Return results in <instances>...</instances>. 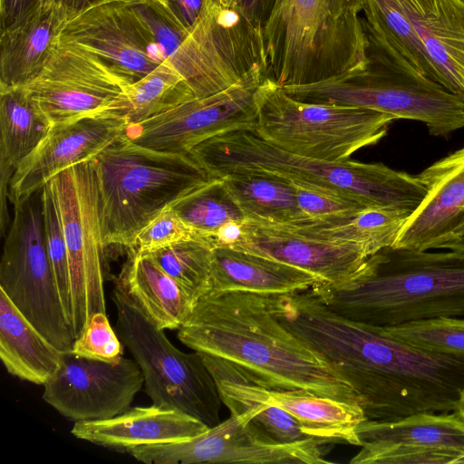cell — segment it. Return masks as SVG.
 Listing matches in <instances>:
<instances>
[{
  "label": "cell",
  "instance_id": "1",
  "mask_svg": "<svg viewBox=\"0 0 464 464\" xmlns=\"http://www.w3.org/2000/svg\"><path fill=\"white\" fill-rule=\"evenodd\" d=\"M278 320L319 353L358 395L367 420L451 412L464 390V358L425 352L379 326L346 318L311 288L270 296Z\"/></svg>",
  "mask_w": 464,
  "mask_h": 464
},
{
  "label": "cell",
  "instance_id": "2",
  "mask_svg": "<svg viewBox=\"0 0 464 464\" xmlns=\"http://www.w3.org/2000/svg\"><path fill=\"white\" fill-rule=\"evenodd\" d=\"M178 338L265 387L300 390L361 406L343 376L278 320L269 295L209 292L194 304Z\"/></svg>",
  "mask_w": 464,
  "mask_h": 464
},
{
  "label": "cell",
  "instance_id": "3",
  "mask_svg": "<svg viewBox=\"0 0 464 464\" xmlns=\"http://www.w3.org/2000/svg\"><path fill=\"white\" fill-rule=\"evenodd\" d=\"M313 293L331 310L375 326L464 315V252L386 247L349 278Z\"/></svg>",
  "mask_w": 464,
  "mask_h": 464
},
{
  "label": "cell",
  "instance_id": "4",
  "mask_svg": "<svg viewBox=\"0 0 464 464\" xmlns=\"http://www.w3.org/2000/svg\"><path fill=\"white\" fill-rule=\"evenodd\" d=\"M362 0H276L262 30L265 77L308 85L367 69Z\"/></svg>",
  "mask_w": 464,
  "mask_h": 464
},
{
  "label": "cell",
  "instance_id": "5",
  "mask_svg": "<svg viewBox=\"0 0 464 464\" xmlns=\"http://www.w3.org/2000/svg\"><path fill=\"white\" fill-rule=\"evenodd\" d=\"M189 153L213 178L235 171L266 172L350 195L368 207H391L412 213L427 193L419 174L382 163L348 159L328 161L295 155L267 142L255 130L215 136Z\"/></svg>",
  "mask_w": 464,
  "mask_h": 464
},
{
  "label": "cell",
  "instance_id": "6",
  "mask_svg": "<svg viewBox=\"0 0 464 464\" xmlns=\"http://www.w3.org/2000/svg\"><path fill=\"white\" fill-rule=\"evenodd\" d=\"M92 162L106 247L133 249L137 235L157 215L214 179L190 153L143 147L123 133Z\"/></svg>",
  "mask_w": 464,
  "mask_h": 464
},
{
  "label": "cell",
  "instance_id": "7",
  "mask_svg": "<svg viewBox=\"0 0 464 464\" xmlns=\"http://www.w3.org/2000/svg\"><path fill=\"white\" fill-rule=\"evenodd\" d=\"M395 120L368 109L302 102L266 78L256 94L255 131L287 152L338 161L376 144Z\"/></svg>",
  "mask_w": 464,
  "mask_h": 464
},
{
  "label": "cell",
  "instance_id": "8",
  "mask_svg": "<svg viewBox=\"0 0 464 464\" xmlns=\"http://www.w3.org/2000/svg\"><path fill=\"white\" fill-rule=\"evenodd\" d=\"M281 88L302 102L358 107L420 121L432 136L448 137L464 129L463 98L425 77L372 63L353 74Z\"/></svg>",
  "mask_w": 464,
  "mask_h": 464
},
{
  "label": "cell",
  "instance_id": "9",
  "mask_svg": "<svg viewBox=\"0 0 464 464\" xmlns=\"http://www.w3.org/2000/svg\"><path fill=\"white\" fill-rule=\"evenodd\" d=\"M118 335L140 366L152 404L183 411L211 428L222 400L198 352L184 353L121 293L113 289Z\"/></svg>",
  "mask_w": 464,
  "mask_h": 464
},
{
  "label": "cell",
  "instance_id": "10",
  "mask_svg": "<svg viewBox=\"0 0 464 464\" xmlns=\"http://www.w3.org/2000/svg\"><path fill=\"white\" fill-rule=\"evenodd\" d=\"M13 206L0 263V289L50 343L71 352L75 339L47 254L41 189Z\"/></svg>",
  "mask_w": 464,
  "mask_h": 464
},
{
  "label": "cell",
  "instance_id": "11",
  "mask_svg": "<svg viewBox=\"0 0 464 464\" xmlns=\"http://www.w3.org/2000/svg\"><path fill=\"white\" fill-rule=\"evenodd\" d=\"M65 238L72 295L71 326L82 335L92 315L106 313L104 248L100 191L92 160L72 166L49 181Z\"/></svg>",
  "mask_w": 464,
  "mask_h": 464
},
{
  "label": "cell",
  "instance_id": "12",
  "mask_svg": "<svg viewBox=\"0 0 464 464\" xmlns=\"http://www.w3.org/2000/svg\"><path fill=\"white\" fill-rule=\"evenodd\" d=\"M265 79L264 70L257 69L223 91L195 97L153 118L126 125L123 134L143 147L189 153L215 136L255 130L256 94Z\"/></svg>",
  "mask_w": 464,
  "mask_h": 464
},
{
  "label": "cell",
  "instance_id": "13",
  "mask_svg": "<svg viewBox=\"0 0 464 464\" xmlns=\"http://www.w3.org/2000/svg\"><path fill=\"white\" fill-rule=\"evenodd\" d=\"M131 82L107 60L74 44H58L23 87L51 124L111 114Z\"/></svg>",
  "mask_w": 464,
  "mask_h": 464
},
{
  "label": "cell",
  "instance_id": "14",
  "mask_svg": "<svg viewBox=\"0 0 464 464\" xmlns=\"http://www.w3.org/2000/svg\"><path fill=\"white\" fill-rule=\"evenodd\" d=\"M255 409L230 413L205 432L179 442L139 446L129 453L145 464L251 463L321 464L330 442L312 439L293 444L265 440L249 423Z\"/></svg>",
  "mask_w": 464,
  "mask_h": 464
},
{
  "label": "cell",
  "instance_id": "15",
  "mask_svg": "<svg viewBox=\"0 0 464 464\" xmlns=\"http://www.w3.org/2000/svg\"><path fill=\"white\" fill-rule=\"evenodd\" d=\"M143 385L134 359L122 356L103 362L68 352L56 373L43 385V399L74 422L106 420L130 408Z\"/></svg>",
  "mask_w": 464,
  "mask_h": 464
},
{
  "label": "cell",
  "instance_id": "16",
  "mask_svg": "<svg viewBox=\"0 0 464 464\" xmlns=\"http://www.w3.org/2000/svg\"><path fill=\"white\" fill-rule=\"evenodd\" d=\"M200 354L229 411L250 403L275 405L293 415L312 438L360 446L356 430L367 420L360 405L300 390L270 389L218 358Z\"/></svg>",
  "mask_w": 464,
  "mask_h": 464
},
{
  "label": "cell",
  "instance_id": "17",
  "mask_svg": "<svg viewBox=\"0 0 464 464\" xmlns=\"http://www.w3.org/2000/svg\"><path fill=\"white\" fill-rule=\"evenodd\" d=\"M356 433L361 450L351 464H464V428L453 411L366 420Z\"/></svg>",
  "mask_w": 464,
  "mask_h": 464
},
{
  "label": "cell",
  "instance_id": "18",
  "mask_svg": "<svg viewBox=\"0 0 464 464\" xmlns=\"http://www.w3.org/2000/svg\"><path fill=\"white\" fill-rule=\"evenodd\" d=\"M57 42L100 55L131 82L166 61L138 24L130 0H100L70 14Z\"/></svg>",
  "mask_w": 464,
  "mask_h": 464
},
{
  "label": "cell",
  "instance_id": "19",
  "mask_svg": "<svg viewBox=\"0 0 464 464\" xmlns=\"http://www.w3.org/2000/svg\"><path fill=\"white\" fill-rule=\"evenodd\" d=\"M126 125L122 118L110 113L53 124L15 170L8 188L11 204L40 190L62 171L95 159Z\"/></svg>",
  "mask_w": 464,
  "mask_h": 464
},
{
  "label": "cell",
  "instance_id": "20",
  "mask_svg": "<svg viewBox=\"0 0 464 464\" xmlns=\"http://www.w3.org/2000/svg\"><path fill=\"white\" fill-rule=\"evenodd\" d=\"M295 266L335 284L355 274L370 257L358 245L332 241L299 232L285 225L246 218L232 246Z\"/></svg>",
  "mask_w": 464,
  "mask_h": 464
},
{
  "label": "cell",
  "instance_id": "21",
  "mask_svg": "<svg viewBox=\"0 0 464 464\" xmlns=\"http://www.w3.org/2000/svg\"><path fill=\"white\" fill-rule=\"evenodd\" d=\"M419 176L427 193L407 218L392 247L440 249L464 218V146Z\"/></svg>",
  "mask_w": 464,
  "mask_h": 464
},
{
  "label": "cell",
  "instance_id": "22",
  "mask_svg": "<svg viewBox=\"0 0 464 464\" xmlns=\"http://www.w3.org/2000/svg\"><path fill=\"white\" fill-rule=\"evenodd\" d=\"M208 429L205 423L183 411L152 404L130 407L106 420L74 422L71 433L79 440L128 452L139 446L186 440Z\"/></svg>",
  "mask_w": 464,
  "mask_h": 464
},
{
  "label": "cell",
  "instance_id": "23",
  "mask_svg": "<svg viewBox=\"0 0 464 464\" xmlns=\"http://www.w3.org/2000/svg\"><path fill=\"white\" fill-rule=\"evenodd\" d=\"M68 17L58 2L45 1L1 29L0 87L24 86L42 71Z\"/></svg>",
  "mask_w": 464,
  "mask_h": 464
},
{
  "label": "cell",
  "instance_id": "24",
  "mask_svg": "<svg viewBox=\"0 0 464 464\" xmlns=\"http://www.w3.org/2000/svg\"><path fill=\"white\" fill-rule=\"evenodd\" d=\"M370 63L425 77L444 87L441 75L401 0H362Z\"/></svg>",
  "mask_w": 464,
  "mask_h": 464
},
{
  "label": "cell",
  "instance_id": "25",
  "mask_svg": "<svg viewBox=\"0 0 464 464\" xmlns=\"http://www.w3.org/2000/svg\"><path fill=\"white\" fill-rule=\"evenodd\" d=\"M401 1L444 88L464 99V2Z\"/></svg>",
  "mask_w": 464,
  "mask_h": 464
},
{
  "label": "cell",
  "instance_id": "26",
  "mask_svg": "<svg viewBox=\"0 0 464 464\" xmlns=\"http://www.w3.org/2000/svg\"><path fill=\"white\" fill-rule=\"evenodd\" d=\"M322 281L283 262L229 246H215L209 292L283 295L307 290ZM208 294V293H207Z\"/></svg>",
  "mask_w": 464,
  "mask_h": 464
},
{
  "label": "cell",
  "instance_id": "27",
  "mask_svg": "<svg viewBox=\"0 0 464 464\" xmlns=\"http://www.w3.org/2000/svg\"><path fill=\"white\" fill-rule=\"evenodd\" d=\"M114 289L164 331L179 329L194 305L185 291L148 253L131 251Z\"/></svg>",
  "mask_w": 464,
  "mask_h": 464
},
{
  "label": "cell",
  "instance_id": "28",
  "mask_svg": "<svg viewBox=\"0 0 464 464\" xmlns=\"http://www.w3.org/2000/svg\"><path fill=\"white\" fill-rule=\"evenodd\" d=\"M52 124L23 86L0 87V216L7 218L9 183Z\"/></svg>",
  "mask_w": 464,
  "mask_h": 464
},
{
  "label": "cell",
  "instance_id": "29",
  "mask_svg": "<svg viewBox=\"0 0 464 464\" xmlns=\"http://www.w3.org/2000/svg\"><path fill=\"white\" fill-rule=\"evenodd\" d=\"M63 354L0 289V358L6 371L21 380L44 385L58 371Z\"/></svg>",
  "mask_w": 464,
  "mask_h": 464
},
{
  "label": "cell",
  "instance_id": "30",
  "mask_svg": "<svg viewBox=\"0 0 464 464\" xmlns=\"http://www.w3.org/2000/svg\"><path fill=\"white\" fill-rule=\"evenodd\" d=\"M246 218L279 225L306 219L290 181L260 171H235L221 177Z\"/></svg>",
  "mask_w": 464,
  "mask_h": 464
},
{
  "label": "cell",
  "instance_id": "31",
  "mask_svg": "<svg viewBox=\"0 0 464 464\" xmlns=\"http://www.w3.org/2000/svg\"><path fill=\"white\" fill-rule=\"evenodd\" d=\"M195 98L184 78L168 60L143 78L129 83L111 114L127 125L140 123Z\"/></svg>",
  "mask_w": 464,
  "mask_h": 464
},
{
  "label": "cell",
  "instance_id": "32",
  "mask_svg": "<svg viewBox=\"0 0 464 464\" xmlns=\"http://www.w3.org/2000/svg\"><path fill=\"white\" fill-rule=\"evenodd\" d=\"M411 214L395 208L374 206L362 209L338 225L316 226L301 221L289 227L322 239L358 245L371 256L383 248L393 246Z\"/></svg>",
  "mask_w": 464,
  "mask_h": 464
},
{
  "label": "cell",
  "instance_id": "33",
  "mask_svg": "<svg viewBox=\"0 0 464 464\" xmlns=\"http://www.w3.org/2000/svg\"><path fill=\"white\" fill-rule=\"evenodd\" d=\"M170 206L188 226L211 241L225 225L246 219L222 178L195 188Z\"/></svg>",
  "mask_w": 464,
  "mask_h": 464
},
{
  "label": "cell",
  "instance_id": "34",
  "mask_svg": "<svg viewBox=\"0 0 464 464\" xmlns=\"http://www.w3.org/2000/svg\"><path fill=\"white\" fill-rule=\"evenodd\" d=\"M214 245L197 236L148 253L195 304L210 290Z\"/></svg>",
  "mask_w": 464,
  "mask_h": 464
},
{
  "label": "cell",
  "instance_id": "35",
  "mask_svg": "<svg viewBox=\"0 0 464 464\" xmlns=\"http://www.w3.org/2000/svg\"><path fill=\"white\" fill-rule=\"evenodd\" d=\"M388 336L429 353L464 358V319L441 316L379 326Z\"/></svg>",
  "mask_w": 464,
  "mask_h": 464
},
{
  "label": "cell",
  "instance_id": "36",
  "mask_svg": "<svg viewBox=\"0 0 464 464\" xmlns=\"http://www.w3.org/2000/svg\"><path fill=\"white\" fill-rule=\"evenodd\" d=\"M290 182L295 188L298 206L307 218L304 222L312 225H338L368 208L347 194L309 183Z\"/></svg>",
  "mask_w": 464,
  "mask_h": 464
},
{
  "label": "cell",
  "instance_id": "37",
  "mask_svg": "<svg viewBox=\"0 0 464 464\" xmlns=\"http://www.w3.org/2000/svg\"><path fill=\"white\" fill-rule=\"evenodd\" d=\"M41 194L47 254L60 297L71 324L72 295L68 253L55 197L49 182L41 188Z\"/></svg>",
  "mask_w": 464,
  "mask_h": 464
},
{
  "label": "cell",
  "instance_id": "38",
  "mask_svg": "<svg viewBox=\"0 0 464 464\" xmlns=\"http://www.w3.org/2000/svg\"><path fill=\"white\" fill-rule=\"evenodd\" d=\"M255 409L249 423L265 440L273 444H293L314 438L307 435L299 421L280 407L269 404L250 403L230 410L240 414Z\"/></svg>",
  "mask_w": 464,
  "mask_h": 464
},
{
  "label": "cell",
  "instance_id": "39",
  "mask_svg": "<svg viewBox=\"0 0 464 464\" xmlns=\"http://www.w3.org/2000/svg\"><path fill=\"white\" fill-rule=\"evenodd\" d=\"M123 346L113 331L106 313L92 315L80 337L74 340L71 353L92 360L114 362L122 357Z\"/></svg>",
  "mask_w": 464,
  "mask_h": 464
},
{
  "label": "cell",
  "instance_id": "40",
  "mask_svg": "<svg viewBox=\"0 0 464 464\" xmlns=\"http://www.w3.org/2000/svg\"><path fill=\"white\" fill-rule=\"evenodd\" d=\"M198 234L169 206L140 231L130 251L151 253Z\"/></svg>",
  "mask_w": 464,
  "mask_h": 464
},
{
  "label": "cell",
  "instance_id": "41",
  "mask_svg": "<svg viewBox=\"0 0 464 464\" xmlns=\"http://www.w3.org/2000/svg\"><path fill=\"white\" fill-rule=\"evenodd\" d=\"M254 27L263 30L276 0H225Z\"/></svg>",
  "mask_w": 464,
  "mask_h": 464
},
{
  "label": "cell",
  "instance_id": "42",
  "mask_svg": "<svg viewBox=\"0 0 464 464\" xmlns=\"http://www.w3.org/2000/svg\"><path fill=\"white\" fill-rule=\"evenodd\" d=\"M45 1L55 0H0V29L15 23Z\"/></svg>",
  "mask_w": 464,
  "mask_h": 464
},
{
  "label": "cell",
  "instance_id": "43",
  "mask_svg": "<svg viewBox=\"0 0 464 464\" xmlns=\"http://www.w3.org/2000/svg\"><path fill=\"white\" fill-rule=\"evenodd\" d=\"M173 12L187 27H191L200 16L204 0H169Z\"/></svg>",
  "mask_w": 464,
  "mask_h": 464
},
{
  "label": "cell",
  "instance_id": "44",
  "mask_svg": "<svg viewBox=\"0 0 464 464\" xmlns=\"http://www.w3.org/2000/svg\"><path fill=\"white\" fill-rule=\"evenodd\" d=\"M440 249L464 252V218L461 225L450 235Z\"/></svg>",
  "mask_w": 464,
  "mask_h": 464
},
{
  "label": "cell",
  "instance_id": "45",
  "mask_svg": "<svg viewBox=\"0 0 464 464\" xmlns=\"http://www.w3.org/2000/svg\"><path fill=\"white\" fill-rule=\"evenodd\" d=\"M63 5L68 12L69 15L79 12L85 7L100 1V0H55Z\"/></svg>",
  "mask_w": 464,
  "mask_h": 464
},
{
  "label": "cell",
  "instance_id": "46",
  "mask_svg": "<svg viewBox=\"0 0 464 464\" xmlns=\"http://www.w3.org/2000/svg\"><path fill=\"white\" fill-rule=\"evenodd\" d=\"M459 422L464 428V390L462 391L457 407L453 411Z\"/></svg>",
  "mask_w": 464,
  "mask_h": 464
},
{
  "label": "cell",
  "instance_id": "47",
  "mask_svg": "<svg viewBox=\"0 0 464 464\" xmlns=\"http://www.w3.org/2000/svg\"><path fill=\"white\" fill-rule=\"evenodd\" d=\"M158 4H160L161 6H163L169 14L176 15V14L173 12V10L170 7L169 0H152ZM178 17V16H177ZM179 18V17H178Z\"/></svg>",
  "mask_w": 464,
  "mask_h": 464
},
{
  "label": "cell",
  "instance_id": "48",
  "mask_svg": "<svg viewBox=\"0 0 464 464\" xmlns=\"http://www.w3.org/2000/svg\"><path fill=\"white\" fill-rule=\"evenodd\" d=\"M212 1H214V0H204V2H206V3H210Z\"/></svg>",
  "mask_w": 464,
  "mask_h": 464
},
{
  "label": "cell",
  "instance_id": "49",
  "mask_svg": "<svg viewBox=\"0 0 464 464\" xmlns=\"http://www.w3.org/2000/svg\"><path fill=\"white\" fill-rule=\"evenodd\" d=\"M464 2V0H462Z\"/></svg>",
  "mask_w": 464,
  "mask_h": 464
}]
</instances>
